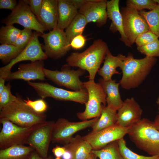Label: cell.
Wrapping results in <instances>:
<instances>
[{
	"label": "cell",
	"instance_id": "cell-9",
	"mask_svg": "<svg viewBox=\"0 0 159 159\" xmlns=\"http://www.w3.org/2000/svg\"><path fill=\"white\" fill-rule=\"evenodd\" d=\"M46 77L57 85L76 91L85 88L80 77L85 71L80 68L76 70L71 69L70 66L66 64L62 67L61 71L52 70L44 68Z\"/></svg>",
	"mask_w": 159,
	"mask_h": 159
},
{
	"label": "cell",
	"instance_id": "cell-4",
	"mask_svg": "<svg viewBox=\"0 0 159 159\" xmlns=\"http://www.w3.org/2000/svg\"><path fill=\"white\" fill-rule=\"evenodd\" d=\"M0 111V119L8 120L21 127H30L46 121V114L35 112L18 96Z\"/></svg>",
	"mask_w": 159,
	"mask_h": 159
},
{
	"label": "cell",
	"instance_id": "cell-13",
	"mask_svg": "<svg viewBox=\"0 0 159 159\" xmlns=\"http://www.w3.org/2000/svg\"><path fill=\"white\" fill-rule=\"evenodd\" d=\"M40 36L43 39L42 48L48 57L56 59L60 58L71 48L65 32L57 26L48 33L41 34Z\"/></svg>",
	"mask_w": 159,
	"mask_h": 159
},
{
	"label": "cell",
	"instance_id": "cell-32",
	"mask_svg": "<svg viewBox=\"0 0 159 159\" xmlns=\"http://www.w3.org/2000/svg\"><path fill=\"white\" fill-rule=\"evenodd\" d=\"M117 142L120 153L123 159H159V156H146L133 152L127 146L123 138L117 140Z\"/></svg>",
	"mask_w": 159,
	"mask_h": 159
},
{
	"label": "cell",
	"instance_id": "cell-39",
	"mask_svg": "<svg viewBox=\"0 0 159 159\" xmlns=\"http://www.w3.org/2000/svg\"><path fill=\"white\" fill-rule=\"evenodd\" d=\"M37 19L39 18L42 7L43 0H24Z\"/></svg>",
	"mask_w": 159,
	"mask_h": 159
},
{
	"label": "cell",
	"instance_id": "cell-26",
	"mask_svg": "<svg viewBox=\"0 0 159 159\" xmlns=\"http://www.w3.org/2000/svg\"><path fill=\"white\" fill-rule=\"evenodd\" d=\"M34 150L29 146L21 145L12 146L0 150V159H29Z\"/></svg>",
	"mask_w": 159,
	"mask_h": 159
},
{
	"label": "cell",
	"instance_id": "cell-44",
	"mask_svg": "<svg viewBox=\"0 0 159 159\" xmlns=\"http://www.w3.org/2000/svg\"><path fill=\"white\" fill-rule=\"evenodd\" d=\"M29 159H53L51 156L43 158L40 156L35 150L32 153Z\"/></svg>",
	"mask_w": 159,
	"mask_h": 159
},
{
	"label": "cell",
	"instance_id": "cell-28",
	"mask_svg": "<svg viewBox=\"0 0 159 159\" xmlns=\"http://www.w3.org/2000/svg\"><path fill=\"white\" fill-rule=\"evenodd\" d=\"M92 152L99 159H123L120 151L117 140L109 143L101 149L92 150Z\"/></svg>",
	"mask_w": 159,
	"mask_h": 159
},
{
	"label": "cell",
	"instance_id": "cell-50",
	"mask_svg": "<svg viewBox=\"0 0 159 159\" xmlns=\"http://www.w3.org/2000/svg\"><path fill=\"white\" fill-rule=\"evenodd\" d=\"M55 159H61L60 158H56Z\"/></svg>",
	"mask_w": 159,
	"mask_h": 159
},
{
	"label": "cell",
	"instance_id": "cell-47",
	"mask_svg": "<svg viewBox=\"0 0 159 159\" xmlns=\"http://www.w3.org/2000/svg\"><path fill=\"white\" fill-rule=\"evenodd\" d=\"M153 122L155 128L159 131V115L156 117Z\"/></svg>",
	"mask_w": 159,
	"mask_h": 159
},
{
	"label": "cell",
	"instance_id": "cell-45",
	"mask_svg": "<svg viewBox=\"0 0 159 159\" xmlns=\"http://www.w3.org/2000/svg\"><path fill=\"white\" fill-rule=\"evenodd\" d=\"M6 79L3 77H0V93H1L4 90L5 85V82Z\"/></svg>",
	"mask_w": 159,
	"mask_h": 159
},
{
	"label": "cell",
	"instance_id": "cell-6",
	"mask_svg": "<svg viewBox=\"0 0 159 159\" xmlns=\"http://www.w3.org/2000/svg\"><path fill=\"white\" fill-rule=\"evenodd\" d=\"M28 84L43 99L51 97L57 100L71 101L81 104H85L88 100V93L85 88L78 91H69L55 87L47 83L28 81Z\"/></svg>",
	"mask_w": 159,
	"mask_h": 159
},
{
	"label": "cell",
	"instance_id": "cell-11",
	"mask_svg": "<svg viewBox=\"0 0 159 159\" xmlns=\"http://www.w3.org/2000/svg\"><path fill=\"white\" fill-rule=\"evenodd\" d=\"M124 33L129 47L135 42L140 34L150 31L144 17L135 9L127 6L121 8Z\"/></svg>",
	"mask_w": 159,
	"mask_h": 159
},
{
	"label": "cell",
	"instance_id": "cell-8",
	"mask_svg": "<svg viewBox=\"0 0 159 159\" xmlns=\"http://www.w3.org/2000/svg\"><path fill=\"white\" fill-rule=\"evenodd\" d=\"M6 24H17L24 28L33 30L41 34L46 30L24 0H19L15 9L6 17L1 21Z\"/></svg>",
	"mask_w": 159,
	"mask_h": 159
},
{
	"label": "cell",
	"instance_id": "cell-24",
	"mask_svg": "<svg viewBox=\"0 0 159 159\" xmlns=\"http://www.w3.org/2000/svg\"><path fill=\"white\" fill-rule=\"evenodd\" d=\"M123 55L119 54L116 56L113 55L109 49L107 51L102 67L98 70L97 73L103 80L108 81L112 79L115 74H120L117 70L120 67Z\"/></svg>",
	"mask_w": 159,
	"mask_h": 159
},
{
	"label": "cell",
	"instance_id": "cell-34",
	"mask_svg": "<svg viewBox=\"0 0 159 159\" xmlns=\"http://www.w3.org/2000/svg\"><path fill=\"white\" fill-rule=\"evenodd\" d=\"M138 51L146 56H159V40L158 39L144 45L137 47Z\"/></svg>",
	"mask_w": 159,
	"mask_h": 159
},
{
	"label": "cell",
	"instance_id": "cell-43",
	"mask_svg": "<svg viewBox=\"0 0 159 159\" xmlns=\"http://www.w3.org/2000/svg\"><path fill=\"white\" fill-rule=\"evenodd\" d=\"M89 1L90 0H71L74 5L78 10Z\"/></svg>",
	"mask_w": 159,
	"mask_h": 159
},
{
	"label": "cell",
	"instance_id": "cell-3",
	"mask_svg": "<svg viewBox=\"0 0 159 159\" xmlns=\"http://www.w3.org/2000/svg\"><path fill=\"white\" fill-rule=\"evenodd\" d=\"M127 134L139 149L151 156H159V131L153 122L143 118L130 127Z\"/></svg>",
	"mask_w": 159,
	"mask_h": 159
},
{
	"label": "cell",
	"instance_id": "cell-12",
	"mask_svg": "<svg viewBox=\"0 0 159 159\" xmlns=\"http://www.w3.org/2000/svg\"><path fill=\"white\" fill-rule=\"evenodd\" d=\"M41 34L36 31L33 32L29 42L20 54L9 64L0 68V77L6 79L11 72L12 67L19 62L25 61L34 62L47 59L48 57L43 50L42 44L40 43L38 39Z\"/></svg>",
	"mask_w": 159,
	"mask_h": 159
},
{
	"label": "cell",
	"instance_id": "cell-1",
	"mask_svg": "<svg viewBox=\"0 0 159 159\" xmlns=\"http://www.w3.org/2000/svg\"><path fill=\"white\" fill-rule=\"evenodd\" d=\"M155 57L146 56L136 59L131 53L123 55L119 67L122 76L119 82L124 89L130 90L138 87L145 79L156 62Z\"/></svg>",
	"mask_w": 159,
	"mask_h": 159
},
{
	"label": "cell",
	"instance_id": "cell-40",
	"mask_svg": "<svg viewBox=\"0 0 159 159\" xmlns=\"http://www.w3.org/2000/svg\"><path fill=\"white\" fill-rule=\"evenodd\" d=\"M86 39L82 34L79 35L74 37L70 43L71 48L75 49H79L85 45Z\"/></svg>",
	"mask_w": 159,
	"mask_h": 159
},
{
	"label": "cell",
	"instance_id": "cell-36",
	"mask_svg": "<svg viewBox=\"0 0 159 159\" xmlns=\"http://www.w3.org/2000/svg\"><path fill=\"white\" fill-rule=\"evenodd\" d=\"M32 30L24 28L14 45L24 49L27 45L33 36Z\"/></svg>",
	"mask_w": 159,
	"mask_h": 159
},
{
	"label": "cell",
	"instance_id": "cell-46",
	"mask_svg": "<svg viewBox=\"0 0 159 159\" xmlns=\"http://www.w3.org/2000/svg\"><path fill=\"white\" fill-rule=\"evenodd\" d=\"M62 157L63 159H72V155L70 152L66 150V152Z\"/></svg>",
	"mask_w": 159,
	"mask_h": 159
},
{
	"label": "cell",
	"instance_id": "cell-35",
	"mask_svg": "<svg viewBox=\"0 0 159 159\" xmlns=\"http://www.w3.org/2000/svg\"><path fill=\"white\" fill-rule=\"evenodd\" d=\"M11 89V86L10 82H9L5 86L3 91L0 93V110L17 99V97L12 94Z\"/></svg>",
	"mask_w": 159,
	"mask_h": 159
},
{
	"label": "cell",
	"instance_id": "cell-33",
	"mask_svg": "<svg viewBox=\"0 0 159 159\" xmlns=\"http://www.w3.org/2000/svg\"><path fill=\"white\" fill-rule=\"evenodd\" d=\"M157 4L154 0H128L126 1L127 7L134 9L139 12L145 9L152 10Z\"/></svg>",
	"mask_w": 159,
	"mask_h": 159
},
{
	"label": "cell",
	"instance_id": "cell-19",
	"mask_svg": "<svg viewBox=\"0 0 159 159\" xmlns=\"http://www.w3.org/2000/svg\"><path fill=\"white\" fill-rule=\"evenodd\" d=\"M58 18V0H43L38 20L46 30L57 27Z\"/></svg>",
	"mask_w": 159,
	"mask_h": 159
},
{
	"label": "cell",
	"instance_id": "cell-25",
	"mask_svg": "<svg viewBox=\"0 0 159 159\" xmlns=\"http://www.w3.org/2000/svg\"><path fill=\"white\" fill-rule=\"evenodd\" d=\"M117 111L102 105L100 116L91 127V132L98 131L116 124Z\"/></svg>",
	"mask_w": 159,
	"mask_h": 159
},
{
	"label": "cell",
	"instance_id": "cell-15",
	"mask_svg": "<svg viewBox=\"0 0 159 159\" xmlns=\"http://www.w3.org/2000/svg\"><path fill=\"white\" fill-rule=\"evenodd\" d=\"M54 123L52 121L42 123L31 133L26 141V144L32 147L43 158L47 157Z\"/></svg>",
	"mask_w": 159,
	"mask_h": 159
},
{
	"label": "cell",
	"instance_id": "cell-38",
	"mask_svg": "<svg viewBox=\"0 0 159 159\" xmlns=\"http://www.w3.org/2000/svg\"><path fill=\"white\" fill-rule=\"evenodd\" d=\"M158 37L150 31L140 34L136 38L135 42L137 47H141L153 42Z\"/></svg>",
	"mask_w": 159,
	"mask_h": 159
},
{
	"label": "cell",
	"instance_id": "cell-37",
	"mask_svg": "<svg viewBox=\"0 0 159 159\" xmlns=\"http://www.w3.org/2000/svg\"><path fill=\"white\" fill-rule=\"evenodd\" d=\"M24 100L27 106L38 113H44L48 108L47 103L43 99L32 100L27 98L26 100Z\"/></svg>",
	"mask_w": 159,
	"mask_h": 159
},
{
	"label": "cell",
	"instance_id": "cell-42",
	"mask_svg": "<svg viewBox=\"0 0 159 159\" xmlns=\"http://www.w3.org/2000/svg\"><path fill=\"white\" fill-rule=\"evenodd\" d=\"M66 151L65 148L64 147H61L56 145L52 150V152L56 158L62 157Z\"/></svg>",
	"mask_w": 159,
	"mask_h": 159
},
{
	"label": "cell",
	"instance_id": "cell-16",
	"mask_svg": "<svg viewBox=\"0 0 159 159\" xmlns=\"http://www.w3.org/2000/svg\"><path fill=\"white\" fill-rule=\"evenodd\" d=\"M143 110L133 97L127 98L117 110L116 124L124 127H130L141 119Z\"/></svg>",
	"mask_w": 159,
	"mask_h": 159
},
{
	"label": "cell",
	"instance_id": "cell-22",
	"mask_svg": "<svg viewBox=\"0 0 159 159\" xmlns=\"http://www.w3.org/2000/svg\"><path fill=\"white\" fill-rule=\"evenodd\" d=\"M98 81L106 94L107 106L117 111L123 102L119 91L120 83L116 82L115 80L105 81L102 78L99 79Z\"/></svg>",
	"mask_w": 159,
	"mask_h": 159
},
{
	"label": "cell",
	"instance_id": "cell-18",
	"mask_svg": "<svg viewBox=\"0 0 159 159\" xmlns=\"http://www.w3.org/2000/svg\"><path fill=\"white\" fill-rule=\"evenodd\" d=\"M44 66L43 60L21 64H19L17 71L11 72L8 75L6 81L17 79L28 81L37 80H44L45 76L44 72Z\"/></svg>",
	"mask_w": 159,
	"mask_h": 159
},
{
	"label": "cell",
	"instance_id": "cell-5",
	"mask_svg": "<svg viewBox=\"0 0 159 159\" xmlns=\"http://www.w3.org/2000/svg\"><path fill=\"white\" fill-rule=\"evenodd\" d=\"M83 83L88 92V99L85 110L77 113V115L82 121H85L100 117L102 105H106L107 96L99 82L89 80Z\"/></svg>",
	"mask_w": 159,
	"mask_h": 159
},
{
	"label": "cell",
	"instance_id": "cell-21",
	"mask_svg": "<svg viewBox=\"0 0 159 159\" xmlns=\"http://www.w3.org/2000/svg\"><path fill=\"white\" fill-rule=\"evenodd\" d=\"M72 155V159H86L91 154L92 148L82 137L77 135L64 145Z\"/></svg>",
	"mask_w": 159,
	"mask_h": 159
},
{
	"label": "cell",
	"instance_id": "cell-31",
	"mask_svg": "<svg viewBox=\"0 0 159 159\" xmlns=\"http://www.w3.org/2000/svg\"><path fill=\"white\" fill-rule=\"evenodd\" d=\"M23 50L14 45L1 44L0 45V59L3 63L9 64Z\"/></svg>",
	"mask_w": 159,
	"mask_h": 159
},
{
	"label": "cell",
	"instance_id": "cell-30",
	"mask_svg": "<svg viewBox=\"0 0 159 159\" xmlns=\"http://www.w3.org/2000/svg\"><path fill=\"white\" fill-rule=\"evenodd\" d=\"M22 30L12 25L3 26L0 29V43L1 44L14 45L20 35Z\"/></svg>",
	"mask_w": 159,
	"mask_h": 159
},
{
	"label": "cell",
	"instance_id": "cell-14",
	"mask_svg": "<svg viewBox=\"0 0 159 159\" xmlns=\"http://www.w3.org/2000/svg\"><path fill=\"white\" fill-rule=\"evenodd\" d=\"M130 127H122L117 124L95 132H91L82 136L92 146L93 150L101 149L109 143L123 138Z\"/></svg>",
	"mask_w": 159,
	"mask_h": 159
},
{
	"label": "cell",
	"instance_id": "cell-10",
	"mask_svg": "<svg viewBox=\"0 0 159 159\" xmlns=\"http://www.w3.org/2000/svg\"><path fill=\"white\" fill-rule=\"evenodd\" d=\"M99 117L77 122H70L63 118H59L54 124L51 142L65 144L76 132L91 127Z\"/></svg>",
	"mask_w": 159,
	"mask_h": 159
},
{
	"label": "cell",
	"instance_id": "cell-23",
	"mask_svg": "<svg viewBox=\"0 0 159 159\" xmlns=\"http://www.w3.org/2000/svg\"><path fill=\"white\" fill-rule=\"evenodd\" d=\"M78 13L71 0H58V18L57 27L63 30Z\"/></svg>",
	"mask_w": 159,
	"mask_h": 159
},
{
	"label": "cell",
	"instance_id": "cell-7",
	"mask_svg": "<svg viewBox=\"0 0 159 159\" xmlns=\"http://www.w3.org/2000/svg\"><path fill=\"white\" fill-rule=\"evenodd\" d=\"M2 128L0 132V149L24 145L31 133L42 123L28 127L17 125L10 121L0 119Z\"/></svg>",
	"mask_w": 159,
	"mask_h": 159
},
{
	"label": "cell",
	"instance_id": "cell-29",
	"mask_svg": "<svg viewBox=\"0 0 159 159\" xmlns=\"http://www.w3.org/2000/svg\"><path fill=\"white\" fill-rule=\"evenodd\" d=\"M145 19L150 31L159 37V4L153 9L146 11L142 10L139 12Z\"/></svg>",
	"mask_w": 159,
	"mask_h": 159
},
{
	"label": "cell",
	"instance_id": "cell-48",
	"mask_svg": "<svg viewBox=\"0 0 159 159\" xmlns=\"http://www.w3.org/2000/svg\"><path fill=\"white\" fill-rule=\"evenodd\" d=\"M97 156L93 153H92L86 159H97Z\"/></svg>",
	"mask_w": 159,
	"mask_h": 159
},
{
	"label": "cell",
	"instance_id": "cell-17",
	"mask_svg": "<svg viewBox=\"0 0 159 159\" xmlns=\"http://www.w3.org/2000/svg\"><path fill=\"white\" fill-rule=\"evenodd\" d=\"M107 2L105 0H90L78 10V13L83 15L87 23L93 22L98 27H101L106 24L108 18Z\"/></svg>",
	"mask_w": 159,
	"mask_h": 159
},
{
	"label": "cell",
	"instance_id": "cell-2",
	"mask_svg": "<svg viewBox=\"0 0 159 159\" xmlns=\"http://www.w3.org/2000/svg\"><path fill=\"white\" fill-rule=\"evenodd\" d=\"M108 49L106 42L97 39L84 52L72 53L66 58V61L70 67L87 70L89 74V80H94Z\"/></svg>",
	"mask_w": 159,
	"mask_h": 159
},
{
	"label": "cell",
	"instance_id": "cell-20",
	"mask_svg": "<svg viewBox=\"0 0 159 159\" xmlns=\"http://www.w3.org/2000/svg\"><path fill=\"white\" fill-rule=\"evenodd\" d=\"M119 0L107 1V17L112 21L110 29L113 32H118L121 36L120 39L129 47L124 31L122 17L119 8Z\"/></svg>",
	"mask_w": 159,
	"mask_h": 159
},
{
	"label": "cell",
	"instance_id": "cell-27",
	"mask_svg": "<svg viewBox=\"0 0 159 159\" xmlns=\"http://www.w3.org/2000/svg\"><path fill=\"white\" fill-rule=\"evenodd\" d=\"M85 17L78 13L70 24L65 29V32L68 42L70 44L76 37L82 34L87 24Z\"/></svg>",
	"mask_w": 159,
	"mask_h": 159
},
{
	"label": "cell",
	"instance_id": "cell-49",
	"mask_svg": "<svg viewBox=\"0 0 159 159\" xmlns=\"http://www.w3.org/2000/svg\"><path fill=\"white\" fill-rule=\"evenodd\" d=\"M157 103L158 105V110H159V97L157 99Z\"/></svg>",
	"mask_w": 159,
	"mask_h": 159
},
{
	"label": "cell",
	"instance_id": "cell-41",
	"mask_svg": "<svg viewBox=\"0 0 159 159\" xmlns=\"http://www.w3.org/2000/svg\"><path fill=\"white\" fill-rule=\"evenodd\" d=\"M17 4L16 0H0V9H9L12 11Z\"/></svg>",
	"mask_w": 159,
	"mask_h": 159
}]
</instances>
